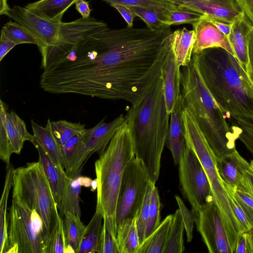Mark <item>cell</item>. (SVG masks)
Here are the masks:
<instances>
[{
  "instance_id": "cell-12",
  "label": "cell",
  "mask_w": 253,
  "mask_h": 253,
  "mask_svg": "<svg viewBox=\"0 0 253 253\" xmlns=\"http://www.w3.org/2000/svg\"><path fill=\"white\" fill-rule=\"evenodd\" d=\"M164 0L230 23H233L245 14L236 0Z\"/></svg>"
},
{
  "instance_id": "cell-5",
  "label": "cell",
  "mask_w": 253,
  "mask_h": 253,
  "mask_svg": "<svg viewBox=\"0 0 253 253\" xmlns=\"http://www.w3.org/2000/svg\"><path fill=\"white\" fill-rule=\"evenodd\" d=\"M186 140L201 163L210 183L214 202L221 215L230 244L234 251L239 234L245 231L234 213L216 168V157L193 117L183 116Z\"/></svg>"
},
{
  "instance_id": "cell-39",
  "label": "cell",
  "mask_w": 253,
  "mask_h": 253,
  "mask_svg": "<svg viewBox=\"0 0 253 253\" xmlns=\"http://www.w3.org/2000/svg\"><path fill=\"white\" fill-rule=\"evenodd\" d=\"M7 110L4 102L0 100V158L6 164H9L13 153L6 129Z\"/></svg>"
},
{
  "instance_id": "cell-47",
  "label": "cell",
  "mask_w": 253,
  "mask_h": 253,
  "mask_svg": "<svg viewBox=\"0 0 253 253\" xmlns=\"http://www.w3.org/2000/svg\"><path fill=\"white\" fill-rule=\"evenodd\" d=\"M248 67L247 75L253 85V25L248 35Z\"/></svg>"
},
{
  "instance_id": "cell-6",
  "label": "cell",
  "mask_w": 253,
  "mask_h": 253,
  "mask_svg": "<svg viewBox=\"0 0 253 253\" xmlns=\"http://www.w3.org/2000/svg\"><path fill=\"white\" fill-rule=\"evenodd\" d=\"M12 187V199L31 210L37 211L43 219L50 239L59 214L51 188L41 162L39 161L27 163L24 167L14 169Z\"/></svg>"
},
{
  "instance_id": "cell-20",
  "label": "cell",
  "mask_w": 253,
  "mask_h": 253,
  "mask_svg": "<svg viewBox=\"0 0 253 253\" xmlns=\"http://www.w3.org/2000/svg\"><path fill=\"white\" fill-rule=\"evenodd\" d=\"M31 142L38 152L39 161L43 166L58 209L67 175L65 169L58 166L53 162L35 136Z\"/></svg>"
},
{
  "instance_id": "cell-38",
  "label": "cell",
  "mask_w": 253,
  "mask_h": 253,
  "mask_svg": "<svg viewBox=\"0 0 253 253\" xmlns=\"http://www.w3.org/2000/svg\"><path fill=\"white\" fill-rule=\"evenodd\" d=\"M203 14L186 7L179 5L169 12L167 19L163 23L169 26L173 25L191 24L202 18Z\"/></svg>"
},
{
  "instance_id": "cell-13",
  "label": "cell",
  "mask_w": 253,
  "mask_h": 253,
  "mask_svg": "<svg viewBox=\"0 0 253 253\" xmlns=\"http://www.w3.org/2000/svg\"><path fill=\"white\" fill-rule=\"evenodd\" d=\"M250 167L236 150L231 154L216 159V168L223 182L235 190L248 192L252 186L246 171Z\"/></svg>"
},
{
  "instance_id": "cell-17",
  "label": "cell",
  "mask_w": 253,
  "mask_h": 253,
  "mask_svg": "<svg viewBox=\"0 0 253 253\" xmlns=\"http://www.w3.org/2000/svg\"><path fill=\"white\" fill-rule=\"evenodd\" d=\"M162 76L166 106L170 115L175 105L181 99L180 67L177 64L172 46L163 68Z\"/></svg>"
},
{
  "instance_id": "cell-52",
  "label": "cell",
  "mask_w": 253,
  "mask_h": 253,
  "mask_svg": "<svg viewBox=\"0 0 253 253\" xmlns=\"http://www.w3.org/2000/svg\"><path fill=\"white\" fill-rule=\"evenodd\" d=\"M253 188V187H252ZM236 194L253 209V188L251 191L244 192L235 190Z\"/></svg>"
},
{
  "instance_id": "cell-14",
  "label": "cell",
  "mask_w": 253,
  "mask_h": 253,
  "mask_svg": "<svg viewBox=\"0 0 253 253\" xmlns=\"http://www.w3.org/2000/svg\"><path fill=\"white\" fill-rule=\"evenodd\" d=\"M192 25L195 34L193 54H199L208 48L220 47L235 56L228 38L210 21L202 17Z\"/></svg>"
},
{
  "instance_id": "cell-9",
  "label": "cell",
  "mask_w": 253,
  "mask_h": 253,
  "mask_svg": "<svg viewBox=\"0 0 253 253\" xmlns=\"http://www.w3.org/2000/svg\"><path fill=\"white\" fill-rule=\"evenodd\" d=\"M178 165L182 192L191 205V210L198 213L204 205L214 201L208 177L188 144Z\"/></svg>"
},
{
  "instance_id": "cell-57",
  "label": "cell",
  "mask_w": 253,
  "mask_h": 253,
  "mask_svg": "<svg viewBox=\"0 0 253 253\" xmlns=\"http://www.w3.org/2000/svg\"><path fill=\"white\" fill-rule=\"evenodd\" d=\"M248 232L249 233V234L250 235L251 239H252V242L253 243V228L251 230H250L249 231H248Z\"/></svg>"
},
{
  "instance_id": "cell-31",
  "label": "cell",
  "mask_w": 253,
  "mask_h": 253,
  "mask_svg": "<svg viewBox=\"0 0 253 253\" xmlns=\"http://www.w3.org/2000/svg\"><path fill=\"white\" fill-rule=\"evenodd\" d=\"M223 184L234 213L245 231H249L253 228V209L236 194L233 188L224 183Z\"/></svg>"
},
{
  "instance_id": "cell-42",
  "label": "cell",
  "mask_w": 253,
  "mask_h": 253,
  "mask_svg": "<svg viewBox=\"0 0 253 253\" xmlns=\"http://www.w3.org/2000/svg\"><path fill=\"white\" fill-rule=\"evenodd\" d=\"M66 251L63 219L59 215L57 224L50 237L47 253H66Z\"/></svg>"
},
{
  "instance_id": "cell-33",
  "label": "cell",
  "mask_w": 253,
  "mask_h": 253,
  "mask_svg": "<svg viewBox=\"0 0 253 253\" xmlns=\"http://www.w3.org/2000/svg\"><path fill=\"white\" fill-rule=\"evenodd\" d=\"M110 5L119 3L127 6H141L154 11L160 16L162 22L166 20L171 10L178 5L164 0H103Z\"/></svg>"
},
{
  "instance_id": "cell-7",
  "label": "cell",
  "mask_w": 253,
  "mask_h": 253,
  "mask_svg": "<svg viewBox=\"0 0 253 253\" xmlns=\"http://www.w3.org/2000/svg\"><path fill=\"white\" fill-rule=\"evenodd\" d=\"M49 239L41 216L12 199L5 253H47Z\"/></svg>"
},
{
  "instance_id": "cell-27",
  "label": "cell",
  "mask_w": 253,
  "mask_h": 253,
  "mask_svg": "<svg viewBox=\"0 0 253 253\" xmlns=\"http://www.w3.org/2000/svg\"><path fill=\"white\" fill-rule=\"evenodd\" d=\"M103 219V215L95 211L90 221L85 226L81 242L75 253H97Z\"/></svg>"
},
{
  "instance_id": "cell-1",
  "label": "cell",
  "mask_w": 253,
  "mask_h": 253,
  "mask_svg": "<svg viewBox=\"0 0 253 253\" xmlns=\"http://www.w3.org/2000/svg\"><path fill=\"white\" fill-rule=\"evenodd\" d=\"M195 54L202 78L226 117L253 121V85L235 57L220 47Z\"/></svg>"
},
{
  "instance_id": "cell-21",
  "label": "cell",
  "mask_w": 253,
  "mask_h": 253,
  "mask_svg": "<svg viewBox=\"0 0 253 253\" xmlns=\"http://www.w3.org/2000/svg\"><path fill=\"white\" fill-rule=\"evenodd\" d=\"M51 122L48 119L46 126H42L32 120L31 126L33 135L53 162L64 169L61 145L52 132Z\"/></svg>"
},
{
  "instance_id": "cell-28",
  "label": "cell",
  "mask_w": 253,
  "mask_h": 253,
  "mask_svg": "<svg viewBox=\"0 0 253 253\" xmlns=\"http://www.w3.org/2000/svg\"><path fill=\"white\" fill-rule=\"evenodd\" d=\"M13 166L10 163L6 164L5 182L0 203V253H5L7 237L8 222L7 218V205L9 193L12 186Z\"/></svg>"
},
{
  "instance_id": "cell-41",
  "label": "cell",
  "mask_w": 253,
  "mask_h": 253,
  "mask_svg": "<svg viewBox=\"0 0 253 253\" xmlns=\"http://www.w3.org/2000/svg\"><path fill=\"white\" fill-rule=\"evenodd\" d=\"M136 16L140 18L146 24L147 27L153 31H158L169 26L165 25L159 15L150 9L135 6H128Z\"/></svg>"
},
{
  "instance_id": "cell-16",
  "label": "cell",
  "mask_w": 253,
  "mask_h": 253,
  "mask_svg": "<svg viewBox=\"0 0 253 253\" xmlns=\"http://www.w3.org/2000/svg\"><path fill=\"white\" fill-rule=\"evenodd\" d=\"M85 131L76 134L61 146L64 168L67 176L71 178L81 173L84 164L90 157L84 141Z\"/></svg>"
},
{
  "instance_id": "cell-40",
  "label": "cell",
  "mask_w": 253,
  "mask_h": 253,
  "mask_svg": "<svg viewBox=\"0 0 253 253\" xmlns=\"http://www.w3.org/2000/svg\"><path fill=\"white\" fill-rule=\"evenodd\" d=\"M153 184L154 183L151 182H150L142 205L135 216L136 225L140 244L145 240V235L148 218V209L150 195Z\"/></svg>"
},
{
  "instance_id": "cell-37",
  "label": "cell",
  "mask_w": 253,
  "mask_h": 253,
  "mask_svg": "<svg viewBox=\"0 0 253 253\" xmlns=\"http://www.w3.org/2000/svg\"><path fill=\"white\" fill-rule=\"evenodd\" d=\"M155 184H153L151 192L145 239L152 233L161 223V204L158 191Z\"/></svg>"
},
{
  "instance_id": "cell-11",
  "label": "cell",
  "mask_w": 253,
  "mask_h": 253,
  "mask_svg": "<svg viewBox=\"0 0 253 253\" xmlns=\"http://www.w3.org/2000/svg\"><path fill=\"white\" fill-rule=\"evenodd\" d=\"M4 15L24 26L36 39L40 51L58 39L60 22L47 20L19 5L10 8Z\"/></svg>"
},
{
  "instance_id": "cell-30",
  "label": "cell",
  "mask_w": 253,
  "mask_h": 253,
  "mask_svg": "<svg viewBox=\"0 0 253 253\" xmlns=\"http://www.w3.org/2000/svg\"><path fill=\"white\" fill-rule=\"evenodd\" d=\"M62 219L66 245V253H75L81 242L85 226L80 217L70 212L65 213Z\"/></svg>"
},
{
  "instance_id": "cell-26",
  "label": "cell",
  "mask_w": 253,
  "mask_h": 253,
  "mask_svg": "<svg viewBox=\"0 0 253 253\" xmlns=\"http://www.w3.org/2000/svg\"><path fill=\"white\" fill-rule=\"evenodd\" d=\"M173 217L166 216L159 226L140 244L137 253H164Z\"/></svg>"
},
{
  "instance_id": "cell-54",
  "label": "cell",
  "mask_w": 253,
  "mask_h": 253,
  "mask_svg": "<svg viewBox=\"0 0 253 253\" xmlns=\"http://www.w3.org/2000/svg\"><path fill=\"white\" fill-rule=\"evenodd\" d=\"M0 14L4 15L5 13L10 8L8 3L7 0H0Z\"/></svg>"
},
{
  "instance_id": "cell-15",
  "label": "cell",
  "mask_w": 253,
  "mask_h": 253,
  "mask_svg": "<svg viewBox=\"0 0 253 253\" xmlns=\"http://www.w3.org/2000/svg\"><path fill=\"white\" fill-rule=\"evenodd\" d=\"M104 120H101L94 127L85 129L84 141L89 156L94 153L101 154L116 132L126 122V116L123 114L109 123Z\"/></svg>"
},
{
  "instance_id": "cell-8",
  "label": "cell",
  "mask_w": 253,
  "mask_h": 253,
  "mask_svg": "<svg viewBox=\"0 0 253 253\" xmlns=\"http://www.w3.org/2000/svg\"><path fill=\"white\" fill-rule=\"evenodd\" d=\"M150 182L143 164L134 157L125 170L119 189L114 215L115 233L125 220L135 217Z\"/></svg>"
},
{
  "instance_id": "cell-49",
  "label": "cell",
  "mask_w": 253,
  "mask_h": 253,
  "mask_svg": "<svg viewBox=\"0 0 253 253\" xmlns=\"http://www.w3.org/2000/svg\"><path fill=\"white\" fill-rule=\"evenodd\" d=\"M17 44L0 34V61L1 62L5 55Z\"/></svg>"
},
{
  "instance_id": "cell-51",
  "label": "cell",
  "mask_w": 253,
  "mask_h": 253,
  "mask_svg": "<svg viewBox=\"0 0 253 253\" xmlns=\"http://www.w3.org/2000/svg\"><path fill=\"white\" fill-rule=\"evenodd\" d=\"M76 8L84 18L89 17L90 9L88 3L84 0H78L76 3Z\"/></svg>"
},
{
  "instance_id": "cell-46",
  "label": "cell",
  "mask_w": 253,
  "mask_h": 253,
  "mask_svg": "<svg viewBox=\"0 0 253 253\" xmlns=\"http://www.w3.org/2000/svg\"><path fill=\"white\" fill-rule=\"evenodd\" d=\"M110 5L120 13L128 27H132L134 19L136 16L128 6L119 3H112Z\"/></svg>"
},
{
  "instance_id": "cell-3",
  "label": "cell",
  "mask_w": 253,
  "mask_h": 253,
  "mask_svg": "<svg viewBox=\"0 0 253 253\" xmlns=\"http://www.w3.org/2000/svg\"><path fill=\"white\" fill-rule=\"evenodd\" d=\"M180 72L182 108L192 114L216 159L232 153L236 150L239 128L228 124L202 78L195 54L188 65L180 67Z\"/></svg>"
},
{
  "instance_id": "cell-36",
  "label": "cell",
  "mask_w": 253,
  "mask_h": 253,
  "mask_svg": "<svg viewBox=\"0 0 253 253\" xmlns=\"http://www.w3.org/2000/svg\"><path fill=\"white\" fill-rule=\"evenodd\" d=\"M0 34L16 42L17 45L23 43L39 45L36 39L24 26L11 20L4 25Z\"/></svg>"
},
{
  "instance_id": "cell-45",
  "label": "cell",
  "mask_w": 253,
  "mask_h": 253,
  "mask_svg": "<svg viewBox=\"0 0 253 253\" xmlns=\"http://www.w3.org/2000/svg\"><path fill=\"white\" fill-rule=\"evenodd\" d=\"M234 253H253V243L248 232H242L239 234Z\"/></svg>"
},
{
  "instance_id": "cell-23",
  "label": "cell",
  "mask_w": 253,
  "mask_h": 253,
  "mask_svg": "<svg viewBox=\"0 0 253 253\" xmlns=\"http://www.w3.org/2000/svg\"><path fill=\"white\" fill-rule=\"evenodd\" d=\"M78 0H40L26 5L25 7L51 21L62 22L63 14Z\"/></svg>"
},
{
  "instance_id": "cell-56",
  "label": "cell",
  "mask_w": 253,
  "mask_h": 253,
  "mask_svg": "<svg viewBox=\"0 0 253 253\" xmlns=\"http://www.w3.org/2000/svg\"><path fill=\"white\" fill-rule=\"evenodd\" d=\"M91 191H95L97 188V181L96 178L92 180L91 185Z\"/></svg>"
},
{
  "instance_id": "cell-35",
  "label": "cell",
  "mask_w": 253,
  "mask_h": 253,
  "mask_svg": "<svg viewBox=\"0 0 253 253\" xmlns=\"http://www.w3.org/2000/svg\"><path fill=\"white\" fill-rule=\"evenodd\" d=\"M52 132L60 145H64L76 134L85 130L84 125L80 123H73L65 120L51 122Z\"/></svg>"
},
{
  "instance_id": "cell-55",
  "label": "cell",
  "mask_w": 253,
  "mask_h": 253,
  "mask_svg": "<svg viewBox=\"0 0 253 253\" xmlns=\"http://www.w3.org/2000/svg\"><path fill=\"white\" fill-rule=\"evenodd\" d=\"M246 173L253 188V169L250 167L247 169Z\"/></svg>"
},
{
  "instance_id": "cell-44",
  "label": "cell",
  "mask_w": 253,
  "mask_h": 253,
  "mask_svg": "<svg viewBox=\"0 0 253 253\" xmlns=\"http://www.w3.org/2000/svg\"><path fill=\"white\" fill-rule=\"evenodd\" d=\"M231 119L239 128L238 139L253 155V121L241 118Z\"/></svg>"
},
{
  "instance_id": "cell-58",
  "label": "cell",
  "mask_w": 253,
  "mask_h": 253,
  "mask_svg": "<svg viewBox=\"0 0 253 253\" xmlns=\"http://www.w3.org/2000/svg\"><path fill=\"white\" fill-rule=\"evenodd\" d=\"M251 168L253 169V160H252L250 163Z\"/></svg>"
},
{
  "instance_id": "cell-10",
  "label": "cell",
  "mask_w": 253,
  "mask_h": 253,
  "mask_svg": "<svg viewBox=\"0 0 253 253\" xmlns=\"http://www.w3.org/2000/svg\"><path fill=\"white\" fill-rule=\"evenodd\" d=\"M196 223L210 253H233L221 215L214 201L200 209Z\"/></svg>"
},
{
  "instance_id": "cell-24",
  "label": "cell",
  "mask_w": 253,
  "mask_h": 253,
  "mask_svg": "<svg viewBox=\"0 0 253 253\" xmlns=\"http://www.w3.org/2000/svg\"><path fill=\"white\" fill-rule=\"evenodd\" d=\"M71 178L66 176L61 199L58 209L59 214L62 218L67 212H70L81 217L80 206L81 185L79 176Z\"/></svg>"
},
{
  "instance_id": "cell-53",
  "label": "cell",
  "mask_w": 253,
  "mask_h": 253,
  "mask_svg": "<svg viewBox=\"0 0 253 253\" xmlns=\"http://www.w3.org/2000/svg\"><path fill=\"white\" fill-rule=\"evenodd\" d=\"M80 183L82 186L85 187H90L91 185L92 180L86 176H82L81 175L79 176Z\"/></svg>"
},
{
  "instance_id": "cell-25",
  "label": "cell",
  "mask_w": 253,
  "mask_h": 253,
  "mask_svg": "<svg viewBox=\"0 0 253 253\" xmlns=\"http://www.w3.org/2000/svg\"><path fill=\"white\" fill-rule=\"evenodd\" d=\"M6 129L13 153L19 154L24 142H31L34 138L27 130L24 122L13 111L7 113Z\"/></svg>"
},
{
  "instance_id": "cell-50",
  "label": "cell",
  "mask_w": 253,
  "mask_h": 253,
  "mask_svg": "<svg viewBox=\"0 0 253 253\" xmlns=\"http://www.w3.org/2000/svg\"><path fill=\"white\" fill-rule=\"evenodd\" d=\"M253 25V0H236Z\"/></svg>"
},
{
  "instance_id": "cell-34",
  "label": "cell",
  "mask_w": 253,
  "mask_h": 253,
  "mask_svg": "<svg viewBox=\"0 0 253 253\" xmlns=\"http://www.w3.org/2000/svg\"><path fill=\"white\" fill-rule=\"evenodd\" d=\"M97 253H120L113 216H103Z\"/></svg>"
},
{
  "instance_id": "cell-48",
  "label": "cell",
  "mask_w": 253,
  "mask_h": 253,
  "mask_svg": "<svg viewBox=\"0 0 253 253\" xmlns=\"http://www.w3.org/2000/svg\"><path fill=\"white\" fill-rule=\"evenodd\" d=\"M203 18L208 20L212 23L216 28L228 38L231 33L233 23H228L211 17L203 15Z\"/></svg>"
},
{
  "instance_id": "cell-19",
  "label": "cell",
  "mask_w": 253,
  "mask_h": 253,
  "mask_svg": "<svg viewBox=\"0 0 253 253\" xmlns=\"http://www.w3.org/2000/svg\"><path fill=\"white\" fill-rule=\"evenodd\" d=\"M252 25L244 14L233 23L228 37L235 57L247 74L248 67V35Z\"/></svg>"
},
{
  "instance_id": "cell-18",
  "label": "cell",
  "mask_w": 253,
  "mask_h": 253,
  "mask_svg": "<svg viewBox=\"0 0 253 253\" xmlns=\"http://www.w3.org/2000/svg\"><path fill=\"white\" fill-rule=\"evenodd\" d=\"M181 99L175 105L170 115L166 145L170 151L174 163L179 164L187 146L182 118Z\"/></svg>"
},
{
  "instance_id": "cell-32",
  "label": "cell",
  "mask_w": 253,
  "mask_h": 253,
  "mask_svg": "<svg viewBox=\"0 0 253 253\" xmlns=\"http://www.w3.org/2000/svg\"><path fill=\"white\" fill-rule=\"evenodd\" d=\"M184 225L180 210L173 214L168 240L164 253H181L184 251L183 232Z\"/></svg>"
},
{
  "instance_id": "cell-29",
  "label": "cell",
  "mask_w": 253,
  "mask_h": 253,
  "mask_svg": "<svg viewBox=\"0 0 253 253\" xmlns=\"http://www.w3.org/2000/svg\"><path fill=\"white\" fill-rule=\"evenodd\" d=\"M116 234L120 253H137L140 244L136 217L125 220Z\"/></svg>"
},
{
  "instance_id": "cell-22",
  "label": "cell",
  "mask_w": 253,
  "mask_h": 253,
  "mask_svg": "<svg viewBox=\"0 0 253 253\" xmlns=\"http://www.w3.org/2000/svg\"><path fill=\"white\" fill-rule=\"evenodd\" d=\"M172 48L177 65L184 67L191 61L195 42L194 30L185 28L178 29L171 34Z\"/></svg>"
},
{
  "instance_id": "cell-2",
  "label": "cell",
  "mask_w": 253,
  "mask_h": 253,
  "mask_svg": "<svg viewBox=\"0 0 253 253\" xmlns=\"http://www.w3.org/2000/svg\"><path fill=\"white\" fill-rule=\"evenodd\" d=\"M125 116L133 140L135 157L143 164L150 182L156 184L170 119L162 75L138 101L128 107Z\"/></svg>"
},
{
  "instance_id": "cell-4",
  "label": "cell",
  "mask_w": 253,
  "mask_h": 253,
  "mask_svg": "<svg viewBox=\"0 0 253 253\" xmlns=\"http://www.w3.org/2000/svg\"><path fill=\"white\" fill-rule=\"evenodd\" d=\"M134 157L133 140L126 122L95 162L97 181L96 211L103 216L114 217L124 172Z\"/></svg>"
},
{
  "instance_id": "cell-43",
  "label": "cell",
  "mask_w": 253,
  "mask_h": 253,
  "mask_svg": "<svg viewBox=\"0 0 253 253\" xmlns=\"http://www.w3.org/2000/svg\"><path fill=\"white\" fill-rule=\"evenodd\" d=\"M175 200L182 215L187 242H190L193 239L194 224L197 221L198 213L192 210H189L179 196H175Z\"/></svg>"
}]
</instances>
